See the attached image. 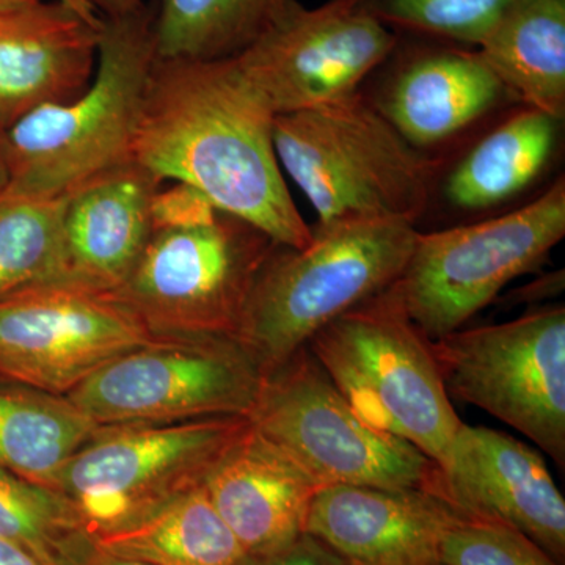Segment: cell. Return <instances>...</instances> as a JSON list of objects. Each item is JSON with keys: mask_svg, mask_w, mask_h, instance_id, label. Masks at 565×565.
<instances>
[{"mask_svg": "<svg viewBox=\"0 0 565 565\" xmlns=\"http://www.w3.org/2000/svg\"><path fill=\"white\" fill-rule=\"evenodd\" d=\"M273 110L234 57L158 58L132 145V161L159 180L202 193L218 210L303 248L313 241L274 147Z\"/></svg>", "mask_w": 565, "mask_h": 565, "instance_id": "obj_1", "label": "cell"}, {"mask_svg": "<svg viewBox=\"0 0 565 565\" xmlns=\"http://www.w3.org/2000/svg\"><path fill=\"white\" fill-rule=\"evenodd\" d=\"M158 62L154 9L102 18L98 62L70 102L33 110L2 134V189L61 199L82 182L132 161V145Z\"/></svg>", "mask_w": 565, "mask_h": 565, "instance_id": "obj_2", "label": "cell"}, {"mask_svg": "<svg viewBox=\"0 0 565 565\" xmlns=\"http://www.w3.org/2000/svg\"><path fill=\"white\" fill-rule=\"evenodd\" d=\"M274 147L318 214V228L348 222L415 223L429 203L433 162L370 102L353 93L278 115Z\"/></svg>", "mask_w": 565, "mask_h": 565, "instance_id": "obj_3", "label": "cell"}, {"mask_svg": "<svg viewBox=\"0 0 565 565\" xmlns=\"http://www.w3.org/2000/svg\"><path fill=\"white\" fill-rule=\"evenodd\" d=\"M416 236L411 222L363 221L318 228L303 248L280 245L253 286L237 340L267 377L327 323L386 291Z\"/></svg>", "mask_w": 565, "mask_h": 565, "instance_id": "obj_4", "label": "cell"}, {"mask_svg": "<svg viewBox=\"0 0 565 565\" xmlns=\"http://www.w3.org/2000/svg\"><path fill=\"white\" fill-rule=\"evenodd\" d=\"M307 348L364 423L444 462L462 422L433 344L390 288L327 323Z\"/></svg>", "mask_w": 565, "mask_h": 565, "instance_id": "obj_5", "label": "cell"}, {"mask_svg": "<svg viewBox=\"0 0 565 565\" xmlns=\"http://www.w3.org/2000/svg\"><path fill=\"white\" fill-rule=\"evenodd\" d=\"M280 247L207 203L185 221L152 223L118 297L156 337H237L263 267Z\"/></svg>", "mask_w": 565, "mask_h": 565, "instance_id": "obj_6", "label": "cell"}, {"mask_svg": "<svg viewBox=\"0 0 565 565\" xmlns=\"http://www.w3.org/2000/svg\"><path fill=\"white\" fill-rule=\"evenodd\" d=\"M250 424L248 416H214L99 427L52 490L65 498L90 537L110 533L203 486Z\"/></svg>", "mask_w": 565, "mask_h": 565, "instance_id": "obj_7", "label": "cell"}, {"mask_svg": "<svg viewBox=\"0 0 565 565\" xmlns=\"http://www.w3.org/2000/svg\"><path fill=\"white\" fill-rule=\"evenodd\" d=\"M565 236L564 178L533 203L473 225L416 236L403 274L390 286L429 341L465 323L505 285L537 269Z\"/></svg>", "mask_w": 565, "mask_h": 565, "instance_id": "obj_8", "label": "cell"}, {"mask_svg": "<svg viewBox=\"0 0 565 565\" xmlns=\"http://www.w3.org/2000/svg\"><path fill=\"white\" fill-rule=\"evenodd\" d=\"M253 427L322 487L429 489L437 463L364 423L305 345L264 379Z\"/></svg>", "mask_w": 565, "mask_h": 565, "instance_id": "obj_9", "label": "cell"}, {"mask_svg": "<svg viewBox=\"0 0 565 565\" xmlns=\"http://www.w3.org/2000/svg\"><path fill=\"white\" fill-rule=\"evenodd\" d=\"M234 337L158 338L110 360L66 394L99 427L250 416L264 384Z\"/></svg>", "mask_w": 565, "mask_h": 565, "instance_id": "obj_10", "label": "cell"}, {"mask_svg": "<svg viewBox=\"0 0 565 565\" xmlns=\"http://www.w3.org/2000/svg\"><path fill=\"white\" fill-rule=\"evenodd\" d=\"M449 399L475 405L565 465V310L459 329L430 341Z\"/></svg>", "mask_w": 565, "mask_h": 565, "instance_id": "obj_11", "label": "cell"}, {"mask_svg": "<svg viewBox=\"0 0 565 565\" xmlns=\"http://www.w3.org/2000/svg\"><path fill=\"white\" fill-rule=\"evenodd\" d=\"M117 294L54 278L0 299V379L66 396L158 340Z\"/></svg>", "mask_w": 565, "mask_h": 565, "instance_id": "obj_12", "label": "cell"}, {"mask_svg": "<svg viewBox=\"0 0 565 565\" xmlns=\"http://www.w3.org/2000/svg\"><path fill=\"white\" fill-rule=\"evenodd\" d=\"M393 46V33L364 0H330L316 9L292 0L234 61L278 117L359 92Z\"/></svg>", "mask_w": 565, "mask_h": 565, "instance_id": "obj_13", "label": "cell"}, {"mask_svg": "<svg viewBox=\"0 0 565 565\" xmlns=\"http://www.w3.org/2000/svg\"><path fill=\"white\" fill-rule=\"evenodd\" d=\"M427 490L459 514L514 527L565 564L563 493L544 457L511 435L462 423Z\"/></svg>", "mask_w": 565, "mask_h": 565, "instance_id": "obj_14", "label": "cell"}, {"mask_svg": "<svg viewBox=\"0 0 565 565\" xmlns=\"http://www.w3.org/2000/svg\"><path fill=\"white\" fill-rule=\"evenodd\" d=\"M102 20L62 0L0 10V132L90 84Z\"/></svg>", "mask_w": 565, "mask_h": 565, "instance_id": "obj_15", "label": "cell"}, {"mask_svg": "<svg viewBox=\"0 0 565 565\" xmlns=\"http://www.w3.org/2000/svg\"><path fill=\"white\" fill-rule=\"evenodd\" d=\"M456 514L426 489L334 484L315 494L305 533L349 565H435Z\"/></svg>", "mask_w": 565, "mask_h": 565, "instance_id": "obj_16", "label": "cell"}, {"mask_svg": "<svg viewBox=\"0 0 565 565\" xmlns=\"http://www.w3.org/2000/svg\"><path fill=\"white\" fill-rule=\"evenodd\" d=\"M162 184L150 170L129 161L63 195L61 278L118 291L150 239Z\"/></svg>", "mask_w": 565, "mask_h": 565, "instance_id": "obj_17", "label": "cell"}, {"mask_svg": "<svg viewBox=\"0 0 565 565\" xmlns=\"http://www.w3.org/2000/svg\"><path fill=\"white\" fill-rule=\"evenodd\" d=\"M204 489L245 556H253L305 533L322 486L250 424L215 465Z\"/></svg>", "mask_w": 565, "mask_h": 565, "instance_id": "obj_18", "label": "cell"}, {"mask_svg": "<svg viewBox=\"0 0 565 565\" xmlns=\"http://www.w3.org/2000/svg\"><path fill=\"white\" fill-rule=\"evenodd\" d=\"M504 90L478 52H441L397 77L384 114L408 143L426 147L478 120Z\"/></svg>", "mask_w": 565, "mask_h": 565, "instance_id": "obj_19", "label": "cell"}, {"mask_svg": "<svg viewBox=\"0 0 565 565\" xmlns=\"http://www.w3.org/2000/svg\"><path fill=\"white\" fill-rule=\"evenodd\" d=\"M478 54L531 109L564 117L565 0H512Z\"/></svg>", "mask_w": 565, "mask_h": 565, "instance_id": "obj_20", "label": "cell"}, {"mask_svg": "<svg viewBox=\"0 0 565 565\" xmlns=\"http://www.w3.org/2000/svg\"><path fill=\"white\" fill-rule=\"evenodd\" d=\"M98 430L68 397L0 379V467L25 481L52 490Z\"/></svg>", "mask_w": 565, "mask_h": 565, "instance_id": "obj_21", "label": "cell"}, {"mask_svg": "<svg viewBox=\"0 0 565 565\" xmlns=\"http://www.w3.org/2000/svg\"><path fill=\"white\" fill-rule=\"evenodd\" d=\"M92 541L114 555L150 565H239L245 557L204 484Z\"/></svg>", "mask_w": 565, "mask_h": 565, "instance_id": "obj_22", "label": "cell"}, {"mask_svg": "<svg viewBox=\"0 0 565 565\" xmlns=\"http://www.w3.org/2000/svg\"><path fill=\"white\" fill-rule=\"evenodd\" d=\"M556 125L555 118L534 109L505 121L449 177V202L463 210H482L523 191L552 158Z\"/></svg>", "mask_w": 565, "mask_h": 565, "instance_id": "obj_23", "label": "cell"}, {"mask_svg": "<svg viewBox=\"0 0 565 565\" xmlns=\"http://www.w3.org/2000/svg\"><path fill=\"white\" fill-rule=\"evenodd\" d=\"M292 0H159L154 40L163 61L236 57Z\"/></svg>", "mask_w": 565, "mask_h": 565, "instance_id": "obj_24", "label": "cell"}, {"mask_svg": "<svg viewBox=\"0 0 565 565\" xmlns=\"http://www.w3.org/2000/svg\"><path fill=\"white\" fill-rule=\"evenodd\" d=\"M62 275V196L0 189V299Z\"/></svg>", "mask_w": 565, "mask_h": 565, "instance_id": "obj_25", "label": "cell"}, {"mask_svg": "<svg viewBox=\"0 0 565 565\" xmlns=\"http://www.w3.org/2000/svg\"><path fill=\"white\" fill-rule=\"evenodd\" d=\"M85 534L61 493L0 467V539L24 546L44 565H61Z\"/></svg>", "mask_w": 565, "mask_h": 565, "instance_id": "obj_26", "label": "cell"}, {"mask_svg": "<svg viewBox=\"0 0 565 565\" xmlns=\"http://www.w3.org/2000/svg\"><path fill=\"white\" fill-rule=\"evenodd\" d=\"M441 565H561L514 527L457 512L440 542Z\"/></svg>", "mask_w": 565, "mask_h": 565, "instance_id": "obj_27", "label": "cell"}, {"mask_svg": "<svg viewBox=\"0 0 565 565\" xmlns=\"http://www.w3.org/2000/svg\"><path fill=\"white\" fill-rule=\"evenodd\" d=\"M512 0H385L381 20L479 46Z\"/></svg>", "mask_w": 565, "mask_h": 565, "instance_id": "obj_28", "label": "cell"}, {"mask_svg": "<svg viewBox=\"0 0 565 565\" xmlns=\"http://www.w3.org/2000/svg\"><path fill=\"white\" fill-rule=\"evenodd\" d=\"M239 565H349V563L315 535L302 533L288 544L270 552L245 556Z\"/></svg>", "mask_w": 565, "mask_h": 565, "instance_id": "obj_29", "label": "cell"}, {"mask_svg": "<svg viewBox=\"0 0 565 565\" xmlns=\"http://www.w3.org/2000/svg\"><path fill=\"white\" fill-rule=\"evenodd\" d=\"M61 565H150L140 563V561L129 559L114 555V553L106 552L99 548L98 545L93 544L90 535H82L79 541L73 545L68 555Z\"/></svg>", "mask_w": 565, "mask_h": 565, "instance_id": "obj_30", "label": "cell"}, {"mask_svg": "<svg viewBox=\"0 0 565 565\" xmlns=\"http://www.w3.org/2000/svg\"><path fill=\"white\" fill-rule=\"evenodd\" d=\"M62 2L92 20L122 17L145 6L143 0H62Z\"/></svg>", "mask_w": 565, "mask_h": 565, "instance_id": "obj_31", "label": "cell"}, {"mask_svg": "<svg viewBox=\"0 0 565 565\" xmlns=\"http://www.w3.org/2000/svg\"><path fill=\"white\" fill-rule=\"evenodd\" d=\"M0 565H44L28 548L0 539Z\"/></svg>", "mask_w": 565, "mask_h": 565, "instance_id": "obj_32", "label": "cell"}, {"mask_svg": "<svg viewBox=\"0 0 565 565\" xmlns=\"http://www.w3.org/2000/svg\"><path fill=\"white\" fill-rule=\"evenodd\" d=\"M40 0H0V10L14 9V7L31 6Z\"/></svg>", "mask_w": 565, "mask_h": 565, "instance_id": "obj_33", "label": "cell"}, {"mask_svg": "<svg viewBox=\"0 0 565 565\" xmlns=\"http://www.w3.org/2000/svg\"><path fill=\"white\" fill-rule=\"evenodd\" d=\"M7 184L6 162H3L2 132H0V189Z\"/></svg>", "mask_w": 565, "mask_h": 565, "instance_id": "obj_34", "label": "cell"}, {"mask_svg": "<svg viewBox=\"0 0 565 565\" xmlns=\"http://www.w3.org/2000/svg\"><path fill=\"white\" fill-rule=\"evenodd\" d=\"M435 565H441V564H435Z\"/></svg>", "mask_w": 565, "mask_h": 565, "instance_id": "obj_35", "label": "cell"}]
</instances>
